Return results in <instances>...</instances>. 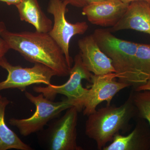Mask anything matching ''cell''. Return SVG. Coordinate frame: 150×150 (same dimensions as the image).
Listing matches in <instances>:
<instances>
[{"instance_id":"cell-21","label":"cell","mask_w":150,"mask_h":150,"mask_svg":"<svg viewBox=\"0 0 150 150\" xmlns=\"http://www.w3.org/2000/svg\"><path fill=\"white\" fill-rule=\"evenodd\" d=\"M1 1L6 3L8 5L16 6L21 1V0H0Z\"/></svg>"},{"instance_id":"cell-6","label":"cell","mask_w":150,"mask_h":150,"mask_svg":"<svg viewBox=\"0 0 150 150\" xmlns=\"http://www.w3.org/2000/svg\"><path fill=\"white\" fill-rule=\"evenodd\" d=\"M67 6L62 0L49 1L47 11L54 16V23L48 33L62 49L68 66L71 68L72 59L69 53L71 40L75 35L84 34L88 25L85 21L75 23L68 22L66 18Z\"/></svg>"},{"instance_id":"cell-17","label":"cell","mask_w":150,"mask_h":150,"mask_svg":"<svg viewBox=\"0 0 150 150\" xmlns=\"http://www.w3.org/2000/svg\"><path fill=\"white\" fill-rule=\"evenodd\" d=\"M144 91L133 95V101L140 115L146 119L150 125V91Z\"/></svg>"},{"instance_id":"cell-9","label":"cell","mask_w":150,"mask_h":150,"mask_svg":"<svg viewBox=\"0 0 150 150\" xmlns=\"http://www.w3.org/2000/svg\"><path fill=\"white\" fill-rule=\"evenodd\" d=\"M116 74L96 75L93 74L91 80V85L88 92L82 103L84 115L95 112L98 105L105 101L110 105L111 100L119 91L130 86L128 83L117 81Z\"/></svg>"},{"instance_id":"cell-23","label":"cell","mask_w":150,"mask_h":150,"mask_svg":"<svg viewBox=\"0 0 150 150\" xmlns=\"http://www.w3.org/2000/svg\"><path fill=\"white\" fill-rule=\"evenodd\" d=\"M1 96L0 95V97Z\"/></svg>"},{"instance_id":"cell-12","label":"cell","mask_w":150,"mask_h":150,"mask_svg":"<svg viewBox=\"0 0 150 150\" xmlns=\"http://www.w3.org/2000/svg\"><path fill=\"white\" fill-rule=\"evenodd\" d=\"M131 29L150 35V5L145 1L129 4L127 11L111 31Z\"/></svg>"},{"instance_id":"cell-20","label":"cell","mask_w":150,"mask_h":150,"mask_svg":"<svg viewBox=\"0 0 150 150\" xmlns=\"http://www.w3.org/2000/svg\"><path fill=\"white\" fill-rule=\"evenodd\" d=\"M136 90L137 92L145 91H150V79L146 83L137 86Z\"/></svg>"},{"instance_id":"cell-1","label":"cell","mask_w":150,"mask_h":150,"mask_svg":"<svg viewBox=\"0 0 150 150\" xmlns=\"http://www.w3.org/2000/svg\"><path fill=\"white\" fill-rule=\"evenodd\" d=\"M1 36L10 49L17 51L28 62L46 65L56 76H69L71 68L64 54L49 33L37 31L12 32L6 29Z\"/></svg>"},{"instance_id":"cell-10","label":"cell","mask_w":150,"mask_h":150,"mask_svg":"<svg viewBox=\"0 0 150 150\" xmlns=\"http://www.w3.org/2000/svg\"><path fill=\"white\" fill-rule=\"evenodd\" d=\"M129 5L120 0H104L86 6L82 8V13L92 24L112 27L122 18Z\"/></svg>"},{"instance_id":"cell-18","label":"cell","mask_w":150,"mask_h":150,"mask_svg":"<svg viewBox=\"0 0 150 150\" xmlns=\"http://www.w3.org/2000/svg\"><path fill=\"white\" fill-rule=\"evenodd\" d=\"M6 29V28L4 23L0 21V62L5 57V55L10 49L7 43L1 36L2 33Z\"/></svg>"},{"instance_id":"cell-15","label":"cell","mask_w":150,"mask_h":150,"mask_svg":"<svg viewBox=\"0 0 150 150\" xmlns=\"http://www.w3.org/2000/svg\"><path fill=\"white\" fill-rule=\"evenodd\" d=\"M134 85L146 83L150 79V44H138L135 57Z\"/></svg>"},{"instance_id":"cell-11","label":"cell","mask_w":150,"mask_h":150,"mask_svg":"<svg viewBox=\"0 0 150 150\" xmlns=\"http://www.w3.org/2000/svg\"><path fill=\"white\" fill-rule=\"evenodd\" d=\"M78 46L83 64L93 74L115 73L111 60L101 51L92 34L80 39Z\"/></svg>"},{"instance_id":"cell-8","label":"cell","mask_w":150,"mask_h":150,"mask_svg":"<svg viewBox=\"0 0 150 150\" xmlns=\"http://www.w3.org/2000/svg\"><path fill=\"white\" fill-rule=\"evenodd\" d=\"M76 106L67 109L46 130L47 148L50 150H82L77 142L78 113Z\"/></svg>"},{"instance_id":"cell-3","label":"cell","mask_w":150,"mask_h":150,"mask_svg":"<svg viewBox=\"0 0 150 150\" xmlns=\"http://www.w3.org/2000/svg\"><path fill=\"white\" fill-rule=\"evenodd\" d=\"M92 35L101 51L111 60L119 81L134 85L135 57L139 43L118 38L109 29H97Z\"/></svg>"},{"instance_id":"cell-5","label":"cell","mask_w":150,"mask_h":150,"mask_svg":"<svg viewBox=\"0 0 150 150\" xmlns=\"http://www.w3.org/2000/svg\"><path fill=\"white\" fill-rule=\"evenodd\" d=\"M74 62V66L70 70L69 78L65 83L61 85L51 84L45 87L35 86L33 90L35 92L42 93L46 98L52 100L57 95L65 96L73 102L74 106L80 112L83 109L82 103L89 89L83 86L82 81L85 79L91 81L93 74L83 64L80 53L75 56Z\"/></svg>"},{"instance_id":"cell-22","label":"cell","mask_w":150,"mask_h":150,"mask_svg":"<svg viewBox=\"0 0 150 150\" xmlns=\"http://www.w3.org/2000/svg\"><path fill=\"white\" fill-rule=\"evenodd\" d=\"M122 2L125 4H130L132 2L136 1H145L149 3L150 5V0H120Z\"/></svg>"},{"instance_id":"cell-2","label":"cell","mask_w":150,"mask_h":150,"mask_svg":"<svg viewBox=\"0 0 150 150\" xmlns=\"http://www.w3.org/2000/svg\"><path fill=\"white\" fill-rule=\"evenodd\" d=\"M136 108L131 94L120 106L110 105L96 110L88 116L86 135L95 142L98 149L102 150L108 143L112 142L115 135L128 129Z\"/></svg>"},{"instance_id":"cell-19","label":"cell","mask_w":150,"mask_h":150,"mask_svg":"<svg viewBox=\"0 0 150 150\" xmlns=\"http://www.w3.org/2000/svg\"><path fill=\"white\" fill-rule=\"evenodd\" d=\"M67 5H70L76 7L83 8L90 4L96 2L101 1L104 0H62Z\"/></svg>"},{"instance_id":"cell-16","label":"cell","mask_w":150,"mask_h":150,"mask_svg":"<svg viewBox=\"0 0 150 150\" xmlns=\"http://www.w3.org/2000/svg\"><path fill=\"white\" fill-rule=\"evenodd\" d=\"M143 148L139 138V131L136 128L127 136H122L120 134L115 135L111 144L105 146L102 150H135Z\"/></svg>"},{"instance_id":"cell-13","label":"cell","mask_w":150,"mask_h":150,"mask_svg":"<svg viewBox=\"0 0 150 150\" xmlns=\"http://www.w3.org/2000/svg\"><path fill=\"white\" fill-rule=\"evenodd\" d=\"M16 6L21 20L32 25L36 31L48 33L52 29L53 22L42 10L38 0H21Z\"/></svg>"},{"instance_id":"cell-14","label":"cell","mask_w":150,"mask_h":150,"mask_svg":"<svg viewBox=\"0 0 150 150\" xmlns=\"http://www.w3.org/2000/svg\"><path fill=\"white\" fill-rule=\"evenodd\" d=\"M10 101L5 97H0V150L15 149L31 150L32 148L24 143L7 126L5 120L6 108Z\"/></svg>"},{"instance_id":"cell-7","label":"cell","mask_w":150,"mask_h":150,"mask_svg":"<svg viewBox=\"0 0 150 150\" xmlns=\"http://www.w3.org/2000/svg\"><path fill=\"white\" fill-rule=\"evenodd\" d=\"M0 67L8 73L5 80L0 82V91L8 89H18L24 91L27 87L36 84H51V80L56 73L52 69L41 64H34L32 67L14 66L5 57L0 62Z\"/></svg>"},{"instance_id":"cell-4","label":"cell","mask_w":150,"mask_h":150,"mask_svg":"<svg viewBox=\"0 0 150 150\" xmlns=\"http://www.w3.org/2000/svg\"><path fill=\"white\" fill-rule=\"evenodd\" d=\"M25 96L35 105V112L29 118H11L9 121V124L16 127L23 137L41 131L49 121L58 117L62 111L74 106L72 102L67 98L62 101L54 102L46 98L42 93L35 96L25 91Z\"/></svg>"}]
</instances>
